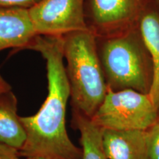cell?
<instances>
[{
	"instance_id": "1",
	"label": "cell",
	"mask_w": 159,
	"mask_h": 159,
	"mask_svg": "<svg viewBox=\"0 0 159 159\" xmlns=\"http://www.w3.org/2000/svg\"><path fill=\"white\" fill-rule=\"evenodd\" d=\"M27 49L39 52L46 61L48 94L36 114L21 117L27 138L20 156L82 159V149L71 142L66 128L70 85L63 63L62 36L37 35Z\"/></svg>"
},
{
	"instance_id": "2",
	"label": "cell",
	"mask_w": 159,
	"mask_h": 159,
	"mask_svg": "<svg viewBox=\"0 0 159 159\" xmlns=\"http://www.w3.org/2000/svg\"><path fill=\"white\" fill-rule=\"evenodd\" d=\"M62 39L72 111L91 118L108 89L99 56L97 37L88 29L68 33Z\"/></svg>"
},
{
	"instance_id": "3",
	"label": "cell",
	"mask_w": 159,
	"mask_h": 159,
	"mask_svg": "<svg viewBox=\"0 0 159 159\" xmlns=\"http://www.w3.org/2000/svg\"><path fill=\"white\" fill-rule=\"evenodd\" d=\"M142 37L133 30L105 38L99 55L108 89L149 94L152 80Z\"/></svg>"
},
{
	"instance_id": "4",
	"label": "cell",
	"mask_w": 159,
	"mask_h": 159,
	"mask_svg": "<svg viewBox=\"0 0 159 159\" xmlns=\"http://www.w3.org/2000/svg\"><path fill=\"white\" fill-rule=\"evenodd\" d=\"M158 115L149 94L108 89L91 119L103 130H148L158 120Z\"/></svg>"
},
{
	"instance_id": "5",
	"label": "cell",
	"mask_w": 159,
	"mask_h": 159,
	"mask_svg": "<svg viewBox=\"0 0 159 159\" xmlns=\"http://www.w3.org/2000/svg\"><path fill=\"white\" fill-rule=\"evenodd\" d=\"M85 2V0H41L28 10L37 34L63 36L88 30Z\"/></svg>"
},
{
	"instance_id": "6",
	"label": "cell",
	"mask_w": 159,
	"mask_h": 159,
	"mask_svg": "<svg viewBox=\"0 0 159 159\" xmlns=\"http://www.w3.org/2000/svg\"><path fill=\"white\" fill-rule=\"evenodd\" d=\"M141 0H85L88 28L96 36H114L132 30L140 16Z\"/></svg>"
},
{
	"instance_id": "7",
	"label": "cell",
	"mask_w": 159,
	"mask_h": 159,
	"mask_svg": "<svg viewBox=\"0 0 159 159\" xmlns=\"http://www.w3.org/2000/svg\"><path fill=\"white\" fill-rule=\"evenodd\" d=\"M37 35L28 10L0 7V51L27 49Z\"/></svg>"
},
{
	"instance_id": "8",
	"label": "cell",
	"mask_w": 159,
	"mask_h": 159,
	"mask_svg": "<svg viewBox=\"0 0 159 159\" xmlns=\"http://www.w3.org/2000/svg\"><path fill=\"white\" fill-rule=\"evenodd\" d=\"M102 142L108 159H150L147 130L105 129Z\"/></svg>"
},
{
	"instance_id": "9",
	"label": "cell",
	"mask_w": 159,
	"mask_h": 159,
	"mask_svg": "<svg viewBox=\"0 0 159 159\" xmlns=\"http://www.w3.org/2000/svg\"><path fill=\"white\" fill-rule=\"evenodd\" d=\"M26 132L17 114V98L13 91L0 94V143L20 150L26 141Z\"/></svg>"
},
{
	"instance_id": "10",
	"label": "cell",
	"mask_w": 159,
	"mask_h": 159,
	"mask_svg": "<svg viewBox=\"0 0 159 159\" xmlns=\"http://www.w3.org/2000/svg\"><path fill=\"white\" fill-rule=\"evenodd\" d=\"M140 34L152 65V80L149 95L159 113V13L151 11L142 16Z\"/></svg>"
},
{
	"instance_id": "11",
	"label": "cell",
	"mask_w": 159,
	"mask_h": 159,
	"mask_svg": "<svg viewBox=\"0 0 159 159\" xmlns=\"http://www.w3.org/2000/svg\"><path fill=\"white\" fill-rule=\"evenodd\" d=\"M72 125L80 134L82 159H108L102 142L103 130L91 118L72 111Z\"/></svg>"
},
{
	"instance_id": "12",
	"label": "cell",
	"mask_w": 159,
	"mask_h": 159,
	"mask_svg": "<svg viewBox=\"0 0 159 159\" xmlns=\"http://www.w3.org/2000/svg\"><path fill=\"white\" fill-rule=\"evenodd\" d=\"M147 138L150 159H159V119L147 130Z\"/></svg>"
},
{
	"instance_id": "13",
	"label": "cell",
	"mask_w": 159,
	"mask_h": 159,
	"mask_svg": "<svg viewBox=\"0 0 159 159\" xmlns=\"http://www.w3.org/2000/svg\"><path fill=\"white\" fill-rule=\"evenodd\" d=\"M41 0H0V7L29 10Z\"/></svg>"
},
{
	"instance_id": "14",
	"label": "cell",
	"mask_w": 159,
	"mask_h": 159,
	"mask_svg": "<svg viewBox=\"0 0 159 159\" xmlns=\"http://www.w3.org/2000/svg\"><path fill=\"white\" fill-rule=\"evenodd\" d=\"M0 159H22V157L16 149L0 143Z\"/></svg>"
},
{
	"instance_id": "15",
	"label": "cell",
	"mask_w": 159,
	"mask_h": 159,
	"mask_svg": "<svg viewBox=\"0 0 159 159\" xmlns=\"http://www.w3.org/2000/svg\"><path fill=\"white\" fill-rule=\"evenodd\" d=\"M11 91V86L0 75V94Z\"/></svg>"
},
{
	"instance_id": "16",
	"label": "cell",
	"mask_w": 159,
	"mask_h": 159,
	"mask_svg": "<svg viewBox=\"0 0 159 159\" xmlns=\"http://www.w3.org/2000/svg\"><path fill=\"white\" fill-rule=\"evenodd\" d=\"M25 159H49V158H41V157H36V158H27Z\"/></svg>"
}]
</instances>
